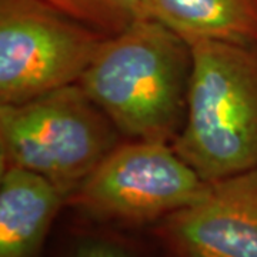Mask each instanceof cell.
Returning <instances> with one entry per match:
<instances>
[{"mask_svg": "<svg viewBox=\"0 0 257 257\" xmlns=\"http://www.w3.org/2000/svg\"><path fill=\"white\" fill-rule=\"evenodd\" d=\"M192 49L156 19L107 36L79 84L120 135L173 143L183 126Z\"/></svg>", "mask_w": 257, "mask_h": 257, "instance_id": "1", "label": "cell"}, {"mask_svg": "<svg viewBox=\"0 0 257 257\" xmlns=\"http://www.w3.org/2000/svg\"><path fill=\"white\" fill-rule=\"evenodd\" d=\"M187 43V110L172 146L209 183L257 169V46Z\"/></svg>", "mask_w": 257, "mask_h": 257, "instance_id": "2", "label": "cell"}, {"mask_svg": "<svg viewBox=\"0 0 257 257\" xmlns=\"http://www.w3.org/2000/svg\"><path fill=\"white\" fill-rule=\"evenodd\" d=\"M120 132L79 83L0 104V170L19 167L69 194L119 145Z\"/></svg>", "mask_w": 257, "mask_h": 257, "instance_id": "3", "label": "cell"}, {"mask_svg": "<svg viewBox=\"0 0 257 257\" xmlns=\"http://www.w3.org/2000/svg\"><path fill=\"white\" fill-rule=\"evenodd\" d=\"M209 184L170 143L120 142L69 194L66 207L103 227L152 229L199 200Z\"/></svg>", "mask_w": 257, "mask_h": 257, "instance_id": "4", "label": "cell"}, {"mask_svg": "<svg viewBox=\"0 0 257 257\" xmlns=\"http://www.w3.org/2000/svg\"><path fill=\"white\" fill-rule=\"evenodd\" d=\"M106 37L45 0H0V104L77 83Z\"/></svg>", "mask_w": 257, "mask_h": 257, "instance_id": "5", "label": "cell"}, {"mask_svg": "<svg viewBox=\"0 0 257 257\" xmlns=\"http://www.w3.org/2000/svg\"><path fill=\"white\" fill-rule=\"evenodd\" d=\"M150 233L169 257H257V169L210 183Z\"/></svg>", "mask_w": 257, "mask_h": 257, "instance_id": "6", "label": "cell"}, {"mask_svg": "<svg viewBox=\"0 0 257 257\" xmlns=\"http://www.w3.org/2000/svg\"><path fill=\"white\" fill-rule=\"evenodd\" d=\"M67 194L19 167L0 170V257H43Z\"/></svg>", "mask_w": 257, "mask_h": 257, "instance_id": "7", "label": "cell"}, {"mask_svg": "<svg viewBox=\"0 0 257 257\" xmlns=\"http://www.w3.org/2000/svg\"><path fill=\"white\" fill-rule=\"evenodd\" d=\"M152 18L184 40L257 46V0H147Z\"/></svg>", "mask_w": 257, "mask_h": 257, "instance_id": "8", "label": "cell"}, {"mask_svg": "<svg viewBox=\"0 0 257 257\" xmlns=\"http://www.w3.org/2000/svg\"><path fill=\"white\" fill-rule=\"evenodd\" d=\"M64 15L106 36L152 19L147 0H45Z\"/></svg>", "mask_w": 257, "mask_h": 257, "instance_id": "9", "label": "cell"}, {"mask_svg": "<svg viewBox=\"0 0 257 257\" xmlns=\"http://www.w3.org/2000/svg\"><path fill=\"white\" fill-rule=\"evenodd\" d=\"M60 257H140L120 237L110 233H82Z\"/></svg>", "mask_w": 257, "mask_h": 257, "instance_id": "10", "label": "cell"}]
</instances>
